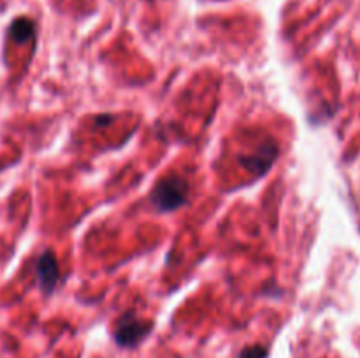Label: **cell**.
Segmentation results:
<instances>
[{
  "label": "cell",
  "instance_id": "6da1fadb",
  "mask_svg": "<svg viewBox=\"0 0 360 358\" xmlns=\"http://www.w3.org/2000/svg\"><path fill=\"white\" fill-rule=\"evenodd\" d=\"M190 185L181 175H165L151 190V202L160 213H172L188 202Z\"/></svg>",
  "mask_w": 360,
  "mask_h": 358
},
{
  "label": "cell",
  "instance_id": "7a4b0ae2",
  "mask_svg": "<svg viewBox=\"0 0 360 358\" xmlns=\"http://www.w3.org/2000/svg\"><path fill=\"white\" fill-rule=\"evenodd\" d=\"M153 330V323L146 319H139L136 312L129 311L120 316L112 329V337L115 343L122 347H134L143 343L150 332Z\"/></svg>",
  "mask_w": 360,
  "mask_h": 358
},
{
  "label": "cell",
  "instance_id": "3957f363",
  "mask_svg": "<svg viewBox=\"0 0 360 358\" xmlns=\"http://www.w3.org/2000/svg\"><path fill=\"white\" fill-rule=\"evenodd\" d=\"M35 276H37L39 286L46 295L51 293L60 281V267L56 255L53 251H44L35 263Z\"/></svg>",
  "mask_w": 360,
  "mask_h": 358
},
{
  "label": "cell",
  "instance_id": "277c9868",
  "mask_svg": "<svg viewBox=\"0 0 360 358\" xmlns=\"http://www.w3.org/2000/svg\"><path fill=\"white\" fill-rule=\"evenodd\" d=\"M278 157V146L274 140L267 139L266 142L260 144L255 151H252L250 157H243L241 161L245 167H248L250 171L255 175H262L269 171L271 164L274 161V158Z\"/></svg>",
  "mask_w": 360,
  "mask_h": 358
},
{
  "label": "cell",
  "instance_id": "5b68a950",
  "mask_svg": "<svg viewBox=\"0 0 360 358\" xmlns=\"http://www.w3.org/2000/svg\"><path fill=\"white\" fill-rule=\"evenodd\" d=\"M34 23L30 20H27V18H20V20L13 21V25L9 28L11 39H14L16 42L28 41V39L34 37Z\"/></svg>",
  "mask_w": 360,
  "mask_h": 358
},
{
  "label": "cell",
  "instance_id": "8992f818",
  "mask_svg": "<svg viewBox=\"0 0 360 358\" xmlns=\"http://www.w3.org/2000/svg\"><path fill=\"white\" fill-rule=\"evenodd\" d=\"M239 358H267V350L264 346H246L239 353Z\"/></svg>",
  "mask_w": 360,
  "mask_h": 358
}]
</instances>
